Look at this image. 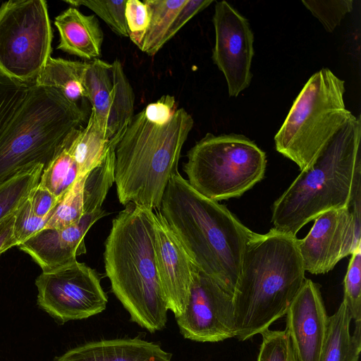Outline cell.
I'll use <instances>...</instances> for the list:
<instances>
[{"instance_id":"obj_1","label":"cell","mask_w":361,"mask_h":361,"mask_svg":"<svg viewBox=\"0 0 361 361\" xmlns=\"http://www.w3.org/2000/svg\"><path fill=\"white\" fill-rule=\"evenodd\" d=\"M159 212L195 266L233 295L255 232L225 205L195 190L179 173L169 180Z\"/></svg>"},{"instance_id":"obj_27","label":"cell","mask_w":361,"mask_h":361,"mask_svg":"<svg viewBox=\"0 0 361 361\" xmlns=\"http://www.w3.org/2000/svg\"><path fill=\"white\" fill-rule=\"evenodd\" d=\"M64 2L72 6L87 7L103 20L115 34L120 37H128L126 20L127 0H70Z\"/></svg>"},{"instance_id":"obj_20","label":"cell","mask_w":361,"mask_h":361,"mask_svg":"<svg viewBox=\"0 0 361 361\" xmlns=\"http://www.w3.org/2000/svg\"><path fill=\"white\" fill-rule=\"evenodd\" d=\"M105 198L91 177L80 176L49 214L45 228H63L74 224L85 214L102 209Z\"/></svg>"},{"instance_id":"obj_31","label":"cell","mask_w":361,"mask_h":361,"mask_svg":"<svg viewBox=\"0 0 361 361\" xmlns=\"http://www.w3.org/2000/svg\"><path fill=\"white\" fill-rule=\"evenodd\" d=\"M30 85L0 73V135L25 99Z\"/></svg>"},{"instance_id":"obj_6","label":"cell","mask_w":361,"mask_h":361,"mask_svg":"<svg viewBox=\"0 0 361 361\" xmlns=\"http://www.w3.org/2000/svg\"><path fill=\"white\" fill-rule=\"evenodd\" d=\"M79 105L58 90L30 85L0 135V183L53 159L67 135L85 121Z\"/></svg>"},{"instance_id":"obj_34","label":"cell","mask_w":361,"mask_h":361,"mask_svg":"<svg viewBox=\"0 0 361 361\" xmlns=\"http://www.w3.org/2000/svg\"><path fill=\"white\" fill-rule=\"evenodd\" d=\"M212 0H187L185 5L176 14L164 39L165 44L173 38L183 27L198 13L205 9Z\"/></svg>"},{"instance_id":"obj_18","label":"cell","mask_w":361,"mask_h":361,"mask_svg":"<svg viewBox=\"0 0 361 361\" xmlns=\"http://www.w3.org/2000/svg\"><path fill=\"white\" fill-rule=\"evenodd\" d=\"M172 355L139 338L87 343L55 357L54 361H171Z\"/></svg>"},{"instance_id":"obj_33","label":"cell","mask_w":361,"mask_h":361,"mask_svg":"<svg viewBox=\"0 0 361 361\" xmlns=\"http://www.w3.org/2000/svg\"><path fill=\"white\" fill-rule=\"evenodd\" d=\"M126 20L128 37L139 48L149 25L147 8L140 0H127Z\"/></svg>"},{"instance_id":"obj_8","label":"cell","mask_w":361,"mask_h":361,"mask_svg":"<svg viewBox=\"0 0 361 361\" xmlns=\"http://www.w3.org/2000/svg\"><path fill=\"white\" fill-rule=\"evenodd\" d=\"M183 170L190 185L204 197L219 202L239 197L261 181L265 152L240 134L207 133L187 153Z\"/></svg>"},{"instance_id":"obj_4","label":"cell","mask_w":361,"mask_h":361,"mask_svg":"<svg viewBox=\"0 0 361 361\" xmlns=\"http://www.w3.org/2000/svg\"><path fill=\"white\" fill-rule=\"evenodd\" d=\"M194 126L192 116L178 109L165 123L150 121L144 110L134 115L115 147L114 183L118 201L159 211L180 153Z\"/></svg>"},{"instance_id":"obj_19","label":"cell","mask_w":361,"mask_h":361,"mask_svg":"<svg viewBox=\"0 0 361 361\" xmlns=\"http://www.w3.org/2000/svg\"><path fill=\"white\" fill-rule=\"evenodd\" d=\"M54 24L60 35L58 49L86 60L100 58L104 33L94 15L70 7L56 17Z\"/></svg>"},{"instance_id":"obj_25","label":"cell","mask_w":361,"mask_h":361,"mask_svg":"<svg viewBox=\"0 0 361 361\" xmlns=\"http://www.w3.org/2000/svg\"><path fill=\"white\" fill-rule=\"evenodd\" d=\"M149 25L139 49L153 56L164 46L165 36L187 0H145Z\"/></svg>"},{"instance_id":"obj_2","label":"cell","mask_w":361,"mask_h":361,"mask_svg":"<svg viewBox=\"0 0 361 361\" xmlns=\"http://www.w3.org/2000/svg\"><path fill=\"white\" fill-rule=\"evenodd\" d=\"M298 240L272 228L265 234L254 233L247 242L233 294L240 341L285 316L301 288L306 279Z\"/></svg>"},{"instance_id":"obj_11","label":"cell","mask_w":361,"mask_h":361,"mask_svg":"<svg viewBox=\"0 0 361 361\" xmlns=\"http://www.w3.org/2000/svg\"><path fill=\"white\" fill-rule=\"evenodd\" d=\"M181 334L198 342L235 337L233 295L197 267L184 312L176 317Z\"/></svg>"},{"instance_id":"obj_35","label":"cell","mask_w":361,"mask_h":361,"mask_svg":"<svg viewBox=\"0 0 361 361\" xmlns=\"http://www.w3.org/2000/svg\"><path fill=\"white\" fill-rule=\"evenodd\" d=\"M28 199L33 212L42 218H48L59 201L53 193L39 183L32 190Z\"/></svg>"},{"instance_id":"obj_14","label":"cell","mask_w":361,"mask_h":361,"mask_svg":"<svg viewBox=\"0 0 361 361\" xmlns=\"http://www.w3.org/2000/svg\"><path fill=\"white\" fill-rule=\"evenodd\" d=\"M84 87L91 112L109 139L123 130L134 116L135 94L118 59L88 62Z\"/></svg>"},{"instance_id":"obj_7","label":"cell","mask_w":361,"mask_h":361,"mask_svg":"<svg viewBox=\"0 0 361 361\" xmlns=\"http://www.w3.org/2000/svg\"><path fill=\"white\" fill-rule=\"evenodd\" d=\"M345 81L330 69L314 73L293 103L274 136L278 152L309 167L355 116L345 105Z\"/></svg>"},{"instance_id":"obj_37","label":"cell","mask_w":361,"mask_h":361,"mask_svg":"<svg viewBox=\"0 0 361 361\" xmlns=\"http://www.w3.org/2000/svg\"><path fill=\"white\" fill-rule=\"evenodd\" d=\"M16 212L0 222V255L11 247L18 246V243L13 235Z\"/></svg>"},{"instance_id":"obj_9","label":"cell","mask_w":361,"mask_h":361,"mask_svg":"<svg viewBox=\"0 0 361 361\" xmlns=\"http://www.w3.org/2000/svg\"><path fill=\"white\" fill-rule=\"evenodd\" d=\"M52 30L44 0H11L0 6V73L32 84L51 56Z\"/></svg>"},{"instance_id":"obj_5","label":"cell","mask_w":361,"mask_h":361,"mask_svg":"<svg viewBox=\"0 0 361 361\" xmlns=\"http://www.w3.org/2000/svg\"><path fill=\"white\" fill-rule=\"evenodd\" d=\"M361 118L350 121L274 202V228L293 236L320 214L348 206L361 183Z\"/></svg>"},{"instance_id":"obj_26","label":"cell","mask_w":361,"mask_h":361,"mask_svg":"<svg viewBox=\"0 0 361 361\" xmlns=\"http://www.w3.org/2000/svg\"><path fill=\"white\" fill-rule=\"evenodd\" d=\"M43 164L24 169L0 183V222L15 213L38 185Z\"/></svg>"},{"instance_id":"obj_13","label":"cell","mask_w":361,"mask_h":361,"mask_svg":"<svg viewBox=\"0 0 361 361\" xmlns=\"http://www.w3.org/2000/svg\"><path fill=\"white\" fill-rule=\"evenodd\" d=\"M213 24L215 44L212 60L224 74L230 97L250 84L254 35L248 20L226 1L215 4Z\"/></svg>"},{"instance_id":"obj_16","label":"cell","mask_w":361,"mask_h":361,"mask_svg":"<svg viewBox=\"0 0 361 361\" xmlns=\"http://www.w3.org/2000/svg\"><path fill=\"white\" fill-rule=\"evenodd\" d=\"M286 317L285 329L300 361H319L329 316L319 284L306 279Z\"/></svg>"},{"instance_id":"obj_22","label":"cell","mask_w":361,"mask_h":361,"mask_svg":"<svg viewBox=\"0 0 361 361\" xmlns=\"http://www.w3.org/2000/svg\"><path fill=\"white\" fill-rule=\"evenodd\" d=\"M87 64L88 62L50 56L34 84L55 88L68 100L79 105L81 99H87L84 77Z\"/></svg>"},{"instance_id":"obj_21","label":"cell","mask_w":361,"mask_h":361,"mask_svg":"<svg viewBox=\"0 0 361 361\" xmlns=\"http://www.w3.org/2000/svg\"><path fill=\"white\" fill-rule=\"evenodd\" d=\"M352 319L342 302L336 312L329 316L326 332L319 361H358L361 350V326L350 334Z\"/></svg>"},{"instance_id":"obj_36","label":"cell","mask_w":361,"mask_h":361,"mask_svg":"<svg viewBox=\"0 0 361 361\" xmlns=\"http://www.w3.org/2000/svg\"><path fill=\"white\" fill-rule=\"evenodd\" d=\"M178 109L173 96L163 95L157 102L150 103L143 110L148 119L153 122H166Z\"/></svg>"},{"instance_id":"obj_29","label":"cell","mask_w":361,"mask_h":361,"mask_svg":"<svg viewBox=\"0 0 361 361\" xmlns=\"http://www.w3.org/2000/svg\"><path fill=\"white\" fill-rule=\"evenodd\" d=\"M257 361H300L286 329L262 331Z\"/></svg>"},{"instance_id":"obj_3","label":"cell","mask_w":361,"mask_h":361,"mask_svg":"<svg viewBox=\"0 0 361 361\" xmlns=\"http://www.w3.org/2000/svg\"><path fill=\"white\" fill-rule=\"evenodd\" d=\"M153 211L126 204L112 220L104 252L112 292L130 320L151 333L165 327L168 311L157 266Z\"/></svg>"},{"instance_id":"obj_10","label":"cell","mask_w":361,"mask_h":361,"mask_svg":"<svg viewBox=\"0 0 361 361\" xmlns=\"http://www.w3.org/2000/svg\"><path fill=\"white\" fill-rule=\"evenodd\" d=\"M37 304L58 323L86 319L102 312L108 301L96 271L75 262L36 279Z\"/></svg>"},{"instance_id":"obj_15","label":"cell","mask_w":361,"mask_h":361,"mask_svg":"<svg viewBox=\"0 0 361 361\" xmlns=\"http://www.w3.org/2000/svg\"><path fill=\"white\" fill-rule=\"evenodd\" d=\"M154 249L161 286L176 317L184 312L195 264L159 211H153Z\"/></svg>"},{"instance_id":"obj_23","label":"cell","mask_w":361,"mask_h":361,"mask_svg":"<svg viewBox=\"0 0 361 361\" xmlns=\"http://www.w3.org/2000/svg\"><path fill=\"white\" fill-rule=\"evenodd\" d=\"M79 128L74 129L67 135L40 176L39 184L48 189L59 200L80 176L72 154V144Z\"/></svg>"},{"instance_id":"obj_32","label":"cell","mask_w":361,"mask_h":361,"mask_svg":"<svg viewBox=\"0 0 361 361\" xmlns=\"http://www.w3.org/2000/svg\"><path fill=\"white\" fill-rule=\"evenodd\" d=\"M48 218H42L33 212L27 198L16 211L13 235L18 246L46 227Z\"/></svg>"},{"instance_id":"obj_24","label":"cell","mask_w":361,"mask_h":361,"mask_svg":"<svg viewBox=\"0 0 361 361\" xmlns=\"http://www.w3.org/2000/svg\"><path fill=\"white\" fill-rule=\"evenodd\" d=\"M91 112L85 127H80L72 144V154L80 176L97 166L104 159L110 143Z\"/></svg>"},{"instance_id":"obj_30","label":"cell","mask_w":361,"mask_h":361,"mask_svg":"<svg viewBox=\"0 0 361 361\" xmlns=\"http://www.w3.org/2000/svg\"><path fill=\"white\" fill-rule=\"evenodd\" d=\"M302 3L329 32H333L353 8L352 0H302Z\"/></svg>"},{"instance_id":"obj_17","label":"cell","mask_w":361,"mask_h":361,"mask_svg":"<svg viewBox=\"0 0 361 361\" xmlns=\"http://www.w3.org/2000/svg\"><path fill=\"white\" fill-rule=\"evenodd\" d=\"M107 215L102 208L85 214L80 221L63 228H44L18 247L42 268L49 271L70 265L86 253L84 238L89 229Z\"/></svg>"},{"instance_id":"obj_28","label":"cell","mask_w":361,"mask_h":361,"mask_svg":"<svg viewBox=\"0 0 361 361\" xmlns=\"http://www.w3.org/2000/svg\"><path fill=\"white\" fill-rule=\"evenodd\" d=\"M343 302L355 326L361 325V245L352 253L344 278Z\"/></svg>"},{"instance_id":"obj_12","label":"cell","mask_w":361,"mask_h":361,"mask_svg":"<svg viewBox=\"0 0 361 361\" xmlns=\"http://www.w3.org/2000/svg\"><path fill=\"white\" fill-rule=\"evenodd\" d=\"M314 220L307 235L298 240V246L305 271L317 275L332 270L361 245V221L348 207L329 209Z\"/></svg>"}]
</instances>
